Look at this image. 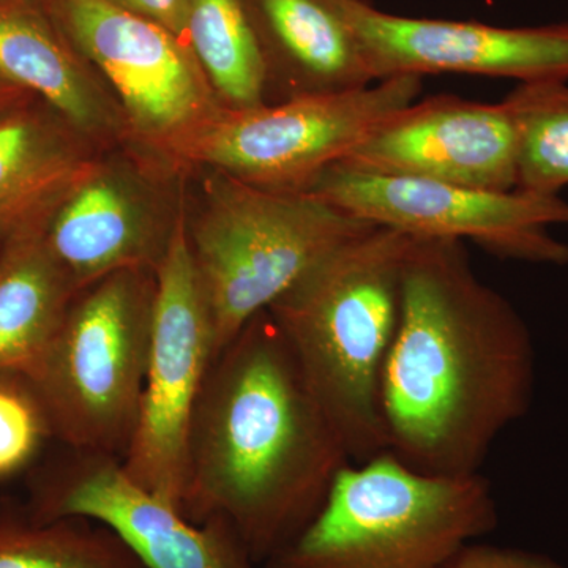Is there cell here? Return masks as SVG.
I'll use <instances>...</instances> for the list:
<instances>
[{"label": "cell", "instance_id": "obj_16", "mask_svg": "<svg viewBox=\"0 0 568 568\" xmlns=\"http://www.w3.org/2000/svg\"><path fill=\"white\" fill-rule=\"evenodd\" d=\"M267 67V103L375 84L364 51L323 0H245Z\"/></svg>", "mask_w": 568, "mask_h": 568}, {"label": "cell", "instance_id": "obj_22", "mask_svg": "<svg viewBox=\"0 0 568 568\" xmlns=\"http://www.w3.org/2000/svg\"><path fill=\"white\" fill-rule=\"evenodd\" d=\"M50 437V420L28 377L0 375V478L31 465Z\"/></svg>", "mask_w": 568, "mask_h": 568}, {"label": "cell", "instance_id": "obj_20", "mask_svg": "<svg viewBox=\"0 0 568 568\" xmlns=\"http://www.w3.org/2000/svg\"><path fill=\"white\" fill-rule=\"evenodd\" d=\"M0 568H145L118 534L93 519L37 521L0 503Z\"/></svg>", "mask_w": 568, "mask_h": 568}, {"label": "cell", "instance_id": "obj_8", "mask_svg": "<svg viewBox=\"0 0 568 568\" xmlns=\"http://www.w3.org/2000/svg\"><path fill=\"white\" fill-rule=\"evenodd\" d=\"M155 280L140 416L121 463L134 484L182 510L194 413L219 354L211 312L190 252L186 204Z\"/></svg>", "mask_w": 568, "mask_h": 568}, {"label": "cell", "instance_id": "obj_12", "mask_svg": "<svg viewBox=\"0 0 568 568\" xmlns=\"http://www.w3.org/2000/svg\"><path fill=\"white\" fill-rule=\"evenodd\" d=\"M345 22L376 81L425 74H476L568 82V22L496 28L473 21L386 13L365 0H323Z\"/></svg>", "mask_w": 568, "mask_h": 568}, {"label": "cell", "instance_id": "obj_7", "mask_svg": "<svg viewBox=\"0 0 568 568\" xmlns=\"http://www.w3.org/2000/svg\"><path fill=\"white\" fill-rule=\"evenodd\" d=\"M420 91V77H395L354 91L224 108L183 145L174 170L207 168L257 189L304 193Z\"/></svg>", "mask_w": 568, "mask_h": 568}, {"label": "cell", "instance_id": "obj_10", "mask_svg": "<svg viewBox=\"0 0 568 568\" xmlns=\"http://www.w3.org/2000/svg\"><path fill=\"white\" fill-rule=\"evenodd\" d=\"M62 32L121 104L130 136L174 168L224 110L185 41L110 0H54Z\"/></svg>", "mask_w": 568, "mask_h": 568}, {"label": "cell", "instance_id": "obj_23", "mask_svg": "<svg viewBox=\"0 0 568 568\" xmlns=\"http://www.w3.org/2000/svg\"><path fill=\"white\" fill-rule=\"evenodd\" d=\"M440 568H567L548 556L525 549L470 541Z\"/></svg>", "mask_w": 568, "mask_h": 568}, {"label": "cell", "instance_id": "obj_13", "mask_svg": "<svg viewBox=\"0 0 568 568\" xmlns=\"http://www.w3.org/2000/svg\"><path fill=\"white\" fill-rule=\"evenodd\" d=\"M185 204L170 203L152 173L129 156H100L55 209L44 239L80 293L115 272L156 271Z\"/></svg>", "mask_w": 568, "mask_h": 568}, {"label": "cell", "instance_id": "obj_11", "mask_svg": "<svg viewBox=\"0 0 568 568\" xmlns=\"http://www.w3.org/2000/svg\"><path fill=\"white\" fill-rule=\"evenodd\" d=\"M26 510L37 521L81 517L108 526L145 568H253L248 548L222 518L190 521L134 484L121 459L63 452L33 473Z\"/></svg>", "mask_w": 568, "mask_h": 568}, {"label": "cell", "instance_id": "obj_24", "mask_svg": "<svg viewBox=\"0 0 568 568\" xmlns=\"http://www.w3.org/2000/svg\"><path fill=\"white\" fill-rule=\"evenodd\" d=\"M114 6L162 26L185 41L189 0H110Z\"/></svg>", "mask_w": 568, "mask_h": 568}, {"label": "cell", "instance_id": "obj_25", "mask_svg": "<svg viewBox=\"0 0 568 568\" xmlns=\"http://www.w3.org/2000/svg\"><path fill=\"white\" fill-rule=\"evenodd\" d=\"M26 97H28V92L24 89L18 88L6 78L0 77V118L7 112L13 111L14 108L21 106Z\"/></svg>", "mask_w": 568, "mask_h": 568}, {"label": "cell", "instance_id": "obj_14", "mask_svg": "<svg viewBox=\"0 0 568 568\" xmlns=\"http://www.w3.org/2000/svg\"><path fill=\"white\" fill-rule=\"evenodd\" d=\"M518 134L506 102L437 95L388 115L339 164L362 173L517 189Z\"/></svg>", "mask_w": 568, "mask_h": 568}, {"label": "cell", "instance_id": "obj_9", "mask_svg": "<svg viewBox=\"0 0 568 568\" xmlns=\"http://www.w3.org/2000/svg\"><path fill=\"white\" fill-rule=\"evenodd\" d=\"M304 193L361 222L410 237L469 241L500 260L568 264V245L549 231L568 224V203L560 196L362 173L339 163L317 175Z\"/></svg>", "mask_w": 568, "mask_h": 568}, {"label": "cell", "instance_id": "obj_15", "mask_svg": "<svg viewBox=\"0 0 568 568\" xmlns=\"http://www.w3.org/2000/svg\"><path fill=\"white\" fill-rule=\"evenodd\" d=\"M0 77L37 93L99 148L132 141L100 74L31 0H0Z\"/></svg>", "mask_w": 568, "mask_h": 568}, {"label": "cell", "instance_id": "obj_6", "mask_svg": "<svg viewBox=\"0 0 568 568\" xmlns=\"http://www.w3.org/2000/svg\"><path fill=\"white\" fill-rule=\"evenodd\" d=\"M155 272H115L84 287L28 377L63 447L122 459L140 416L151 353Z\"/></svg>", "mask_w": 568, "mask_h": 568}, {"label": "cell", "instance_id": "obj_2", "mask_svg": "<svg viewBox=\"0 0 568 568\" xmlns=\"http://www.w3.org/2000/svg\"><path fill=\"white\" fill-rule=\"evenodd\" d=\"M347 463L271 313L253 317L197 402L183 515L230 523L264 564L312 521Z\"/></svg>", "mask_w": 568, "mask_h": 568}, {"label": "cell", "instance_id": "obj_4", "mask_svg": "<svg viewBox=\"0 0 568 568\" xmlns=\"http://www.w3.org/2000/svg\"><path fill=\"white\" fill-rule=\"evenodd\" d=\"M499 521L481 474L432 476L392 452L347 463L312 521L264 568H440Z\"/></svg>", "mask_w": 568, "mask_h": 568}, {"label": "cell", "instance_id": "obj_17", "mask_svg": "<svg viewBox=\"0 0 568 568\" xmlns=\"http://www.w3.org/2000/svg\"><path fill=\"white\" fill-rule=\"evenodd\" d=\"M103 149L61 115L18 106L0 118V246L47 226Z\"/></svg>", "mask_w": 568, "mask_h": 568}, {"label": "cell", "instance_id": "obj_19", "mask_svg": "<svg viewBox=\"0 0 568 568\" xmlns=\"http://www.w3.org/2000/svg\"><path fill=\"white\" fill-rule=\"evenodd\" d=\"M185 39L224 108L267 103V67L245 0H189Z\"/></svg>", "mask_w": 568, "mask_h": 568}, {"label": "cell", "instance_id": "obj_1", "mask_svg": "<svg viewBox=\"0 0 568 568\" xmlns=\"http://www.w3.org/2000/svg\"><path fill=\"white\" fill-rule=\"evenodd\" d=\"M534 394L536 346L517 308L478 278L463 242L414 237L381 384L388 452L432 476L480 474Z\"/></svg>", "mask_w": 568, "mask_h": 568}, {"label": "cell", "instance_id": "obj_3", "mask_svg": "<svg viewBox=\"0 0 568 568\" xmlns=\"http://www.w3.org/2000/svg\"><path fill=\"white\" fill-rule=\"evenodd\" d=\"M413 241L373 224L321 257L267 310L351 463L388 450L381 384Z\"/></svg>", "mask_w": 568, "mask_h": 568}, {"label": "cell", "instance_id": "obj_21", "mask_svg": "<svg viewBox=\"0 0 568 568\" xmlns=\"http://www.w3.org/2000/svg\"><path fill=\"white\" fill-rule=\"evenodd\" d=\"M504 102L517 125L515 190L559 196L568 185V82H526Z\"/></svg>", "mask_w": 568, "mask_h": 568}, {"label": "cell", "instance_id": "obj_18", "mask_svg": "<svg viewBox=\"0 0 568 568\" xmlns=\"http://www.w3.org/2000/svg\"><path fill=\"white\" fill-rule=\"evenodd\" d=\"M78 291L44 239V226L0 248V375L31 377Z\"/></svg>", "mask_w": 568, "mask_h": 568}, {"label": "cell", "instance_id": "obj_5", "mask_svg": "<svg viewBox=\"0 0 568 568\" xmlns=\"http://www.w3.org/2000/svg\"><path fill=\"white\" fill-rule=\"evenodd\" d=\"M369 226L310 194L257 189L209 170L200 211L189 215V244L216 353L321 257Z\"/></svg>", "mask_w": 568, "mask_h": 568}]
</instances>
